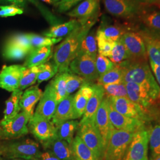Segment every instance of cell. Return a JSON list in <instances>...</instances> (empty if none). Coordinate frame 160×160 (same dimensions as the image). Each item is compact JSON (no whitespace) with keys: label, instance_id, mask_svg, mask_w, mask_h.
<instances>
[{"label":"cell","instance_id":"cell-1","mask_svg":"<svg viewBox=\"0 0 160 160\" xmlns=\"http://www.w3.org/2000/svg\"><path fill=\"white\" fill-rule=\"evenodd\" d=\"M97 19L98 18H93L86 23L79 22L72 32L56 47L53 54V60L57 66L58 73L71 72L69 68V65L77 57L82 40L96 23Z\"/></svg>","mask_w":160,"mask_h":160},{"label":"cell","instance_id":"cell-2","mask_svg":"<svg viewBox=\"0 0 160 160\" xmlns=\"http://www.w3.org/2000/svg\"><path fill=\"white\" fill-rule=\"evenodd\" d=\"M122 68V82H134L146 87L154 100L160 94V88L145 60H127L118 64Z\"/></svg>","mask_w":160,"mask_h":160},{"label":"cell","instance_id":"cell-3","mask_svg":"<svg viewBox=\"0 0 160 160\" xmlns=\"http://www.w3.org/2000/svg\"><path fill=\"white\" fill-rule=\"evenodd\" d=\"M40 152L39 144L30 139L2 141L0 142V155L7 160L21 158L33 160Z\"/></svg>","mask_w":160,"mask_h":160},{"label":"cell","instance_id":"cell-4","mask_svg":"<svg viewBox=\"0 0 160 160\" xmlns=\"http://www.w3.org/2000/svg\"><path fill=\"white\" fill-rule=\"evenodd\" d=\"M77 135L92 150L97 160H104L105 148L94 120H81L77 129Z\"/></svg>","mask_w":160,"mask_h":160},{"label":"cell","instance_id":"cell-5","mask_svg":"<svg viewBox=\"0 0 160 160\" xmlns=\"http://www.w3.org/2000/svg\"><path fill=\"white\" fill-rule=\"evenodd\" d=\"M31 117L22 112L10 120L0 121V140L9 141L23 137L29 133L28 123Z\"/></svg>","mask_w":160,"mask_h":160},{"label":"cell","instance_id":"cell-6","mask_svg":"<svg viewBox=\"0 0 160 160\" xmlns=\"http://www.w3.org/2000/svg\"><path fill=\"white\" fill-rule=\"evenodd\" d=\"M135 133L114 129L106 149L104 160H123Z\"/></svg>","mask_w":160,"mask_h":160},{"label":"cell","instance_id":"cell-7","mask_svg":"<svg viewBox=\"0 0 160 160\" xmlns=\"http://www.w3.org/2000/svg\"><path fill=\"white\" fill-rule=\"evenodd\" d=\"M149 132L145 129L136 132L122 160H149Z\"/></svg>","mask_w":160,"mask_h":160},{"label":"cell","instance_id":"cell-8","mask_svg":"<svg viewBox=\"0 0 160 160\" xmlns=\"http://www.w3.org/2000/svg\"><path fill=\"white\" fill-rule=\"evenodd\" d=\"M106 11L114 17L129 18L138 16L142 6L134 0H103Z\"/></svg>","mask_w":160,"mask_h":160},{"label":"cell","instance_id":"cell-9","mask_svg":"<svg viewBox=\"0 0 160 160\" xmlns=\"http://www.w3.org/2000/svg\"><path fill=\"white\" fill-rule=\"evenodd\" d=\"M107 97L110 104L120 114L144 122L148 120L143 108L132 102L128 97Z\"/></svg>","mask_w":160,"mask_h":160},{"label":"cell","instance_id":"cell-10","mask_svg":"<svg viewBox=\"0 0 160 160\" xmlns=\"http://www.w3.org/2000/svg\"><path fill=\"white\" fill-rule=\"evenodd\" d=\"M70 71L92 82L98 80L99 75L96 67V59L84 54L78 55L69 65Z\"/></svg>","mask_w":160,"mask_h":160},{"label":"cell","instance_id":"cell-11","mask_svg":"<svg viewBox=\"0 0 160 160\" xmlns=\"http://www.w3.org/2000/svg\"><path fill=\"white\" fill-rule=\"evenodd\" d=\"M108 104V99L106 96L103 98L94 118L95 125L102 138L105 151L114 129L109 119Z\"/></svg>","mask_w":160,"mask_h":160},{"label":"cell","instance_id":"cell-12","mask_svg":"<svg viewBox=\"0 0 160 160\" xmlns=\"http://www.w3.org/2000/svg\"><path fill=\"white\" fill-rule=\"evenodd\" d=\"M26 69L24 65H4L0 71V88L10 92L18 89L23 72Z\"/></svg>","mask_w":160,"mask_h":160},{"label":"cell","instance_id":"cell-13","mask_svg":"<svg viewBox=\"0 0 160 160\" xmlns=\"http://www.w3.org/2000/svg\"><path fill=\"white\" fill-rule=\"evenodd\" d=\"M33 117L51 120L56 111L57 101L54 92L49 83L40 98Z\"/></svg>","mask_w":160,"mask_h":160},{"label":"cell","instance_id":"cell-14","mask_svg":"<svg viewBox=\"0 0 160 160\" xmlns=\"http://www.w3.org/2000/svg\"><path fill=\"white\" fill-rule=\"evenodd\" d=\"M28 125L30 132L42 143L56 137V126L51 120L33 116Z\"/></svg>","mask_w":160,"mask_h":160},{"label":"cell","instance_id":"cell-15","mask_svg":"<svg viewBox=\"0 0 160 160\" xmlns=\"http://www.w3.org/2000/svg\"><path fill=\"white\" fill-rule=\"evenodd\" d=\"M108 103L109 119L114 129L135 133L145 128V122L137 119L128 118L120 114L113 108L109 103V101Z\"/></svg>","mask_w":160,"mask_h":160},{"label":"cell","instance_id":"cell-16","mask_svg":"<svg viewBox=\"0 0 160 160\" xmlns=\"http://www.w3.org/2000/svg\"><path fill=\"white\" fill-rule=\"evenodd\" d=\"M120 39L129 52L132 60H145L147 53L141 34L135 32H126Z\"/></svg>","mask_w":160,"mask_h":160},{"label":"cell","instance_id":"cell-17","mask_svg":"<svg viewBox=\"0 0 160 160\" xmlns=\"http://www.w3.org/2000/svg\"><path fill=\"white\" fill-rule=\"evenodd\" d=\"M99 14L100 0H84L67 15L77 18L81 23H86L90 19L98 18Z\"/></svg>","mask_w":160,"mask_h":160},{"label":"cell","instance_id":"cell-18","mask_svg":"<svg viewBox=\"0 0 160 160\" xmlns=\"http://www.w3.org/2000/svg\"><path fill=\"white\" fill-rule=\"evenodd\" d=\"M128 98L143 108L149 107L154 100L148 89L145 86L134 82H125Z\"/></svg>","mask_w":160,"mask_h":160},{"label":"cell","instance_id":"cell-19","mask_svg":"<svg viewBox=\"0 0 160 160\" xmlns=\"http://www.w3.org/2000/svg\"><path fill=\"white\" fill-rule=\"evenodd\" d=\"M42 145L60 160H75L71 145L63 140L55 137L42 143Z\"/></svg>","mask_w":160,"mask_h":160},{"label":"cell","instance_id":"cell-20","mask_svg":"<svg viewBox=\"0 0 160 160\" xmlns=\"http://www.w3.org/2000/svg\"><path fill=\"white\" fill-rule=\"evenodd\" d=\"M92 82H87L81 87L73 98V108L75 119H80L84 113L87 103L94 92Z\"/></svg>","mask_w":160,"mask_h":160},{"label":"cell","instance_id":"cell-21","mask_svg":"<svg viewBox=\"0 0 160 160\" xmlns=\"http://www.w3.org/2000/svg\"><path fill=\"white\" fill-rule=\"evenodd\" d=\"M73 98L74 95H69L58 104L56 111L52 119V122L55 126L68 120L75 119L73 108Z\"/></svg>","mask_w":160,"mask_h":160},{"label":"cell","instance_id":"cell-22","mask_svg":"<svg viewBox=\"0 0 160 160\" xmlns=\"http://www.w3.org/2000/svg\"><path fill=\"white\" fill-rule=\"evenodd\" d=\"M138 17L148 28L160 32V6L158 4L142 6Z\"/></svg>","mask_w":160,"mask_h":160},{"label":"cell","instance_id":"cell-23","mask_svg":"<svg viewBox=\"0 0 160 160\" xmlns=\"http://www.w3.org/2000/svg\"><path fill=\"white\" fill-rule=\"evenodd\" d=\"M43 92L38 86H32L24 92L20 101V106L23 112L32 118L36 104L40 100Z\"/></svg>","mask_w":160,"mask_h":160},{"label":"cell","instance_id":"cell-24","mask_svg":"<svg viewBox=\"0 0 160 160\" xmlns=\"http://www.w3.org/2000/svg\"><path fill=\"white\" fill-rule=\"evenodd\" d=\"M97 32L102 34L108 40L116 42L120 39L126 32L125 28L119 24L112 23L108 18L103 17Z\"/></svg>","mask_w":160,"mask_h":160},{"label":"cell","instance_id":"cell-25","mask_svg":"<svg viewBox=\"0 0 160 160\" xmlns=\"http://www.w3.org/2000/svg\"><path fill=\"white\" fill-rule=\"evenodd\" d=\"M94 92L89 99L83 117L81 120H94L96 113L105 95L103 87L98 84H94Z\"/></svg>","mask_w":160,"mask_h":160},{"label":"cell","instance_id":"cell-26","mask_svg":"<svg viewBox=\"0 0 160 160\" xmlns=\"http://www.w3.org/2000/svg\"><path fill=\"white\" fill-rule=\"evenodd\" d=\"M51 53V46L34 48L29 52L23 65L26 68L40 65L47 62Z\"/></svg>","mask_w":160,"mask_h":160},{"label":"cell","instance_id":"cell-27","mask_svg":"<svg viewBox=\"0 0 160 160\" xmlns=\"http://www.w3.org/2000/svg\"><path fill=\"white\" fill-rule=\"evenodd\" d=\"M78 23L79 21L76 18H74L68 22L52 26L50 29L45 31L43 35L51 38H63L71 33Z\"/></svg>","mask_w":160,"mask_h":160},{"label":"cell","instance_id":"cell-28","mask_svg":"<svg viewBox=\"0 0 160 160\" xmlns=\"http://www.w3.org/2000/svg\"><path fill=\"white\" fill-rule=\"evenodd\" d=\"M143 38L147 53L150 62L160 66V40L154 36L146 33H141Z\"/></svg>","mask_w":160,"mask_h":160},{"label":"cell","instance_id":"cell-29","mask_svg":"<svg viewBox=\"0 0 160 160\" xmlns=\"http://www.w3.org/2000/svg\"><path fill=\"white\" fill-rule=\"evenodd\" d=\"M22 94L23 92L20 89H17L12 92L11 96L6 100L3 120L12 119L19 113V112L21 110L20 101Z\"/></svg>","mask_w":160,"mask_h":160},{"label":"cell","instance_id":"cell-30","mask_svg":"<svg viewBox=\"0 0 160 160\" xmlns=\"http://www.w3.org/2000/svg\"><path fill=\"white\" fill-rule=\"evenodd\" d=\"M75 160H97L92 150L77 135L71 144Z\"/></svg>","mask_w":160,"mask_h":160},{"label":"cell","instance_id":"cell-31","mask_svg":"<svg viewBox=\"0 0 160 160\" xmlns=\"http://www.w3.org/2000/svg\"><path fill=\"white\" fill-rule=\"evenodd\" d=\"M97 44L96 40V31L94 29L90 30L82 40L78 55L86 54L91 57L96 59L97 56Z\"/></svg>","mask_w":160,"mask_h":160},{"label":"cell","instance_id":"cell-32","mask_svg":"<svg viewBox=\"0 0 160 160\" xmlns=\"http://www.w3.org/2000/svg\"><path fill=\"white\" fill-rule=\"evenodd\" d=\"M79 122L70 120L56 126V137L71 144L74 139L75 132L78 129Z\"/></svg>","mask_w":160,"mask_h":160},{"label":"cell","instance_id":"cell-33","mask_svg":"<svg viewBox=\"0 0 160 160\" xmlns=\"http://www.w3.org/2000/svg\"><path fill=\"white\" fill-rule=\"evenodd\" d=\"M69 72L58 73L57 76L50 82L56 96L58 103L67 97L66 87Z\"/></svg>","mask_w":160,"mask_h":160},{"label":"cell","instance_id":"cell-34","mask_svg":"<svg viewBox=\"0 0 160 160\" xmlns=\"http://www.w3.org/2000/svg\"><path fill=\"white\" fill-rule=\"evenodd\" d=\"M123 71L119 65H116L113 68L100 76L97 80L98 84L104 86L122 82Z\"/></svg>","mask_w":160,"mask_h":160},{"label":"cell","instance_id":"cell-35","mask_svg":"<svg viewBox=\"0 0 160 160\" xmlns=\"http://www.w3.org/2000/svg\"><path fill=\"white\" fill-rule=\"evenodd\" d=\"M109 58V59L116 65L131 59L129 52L120 39L115 42L114 47Z\"/></svg>","mask_w":160,"mask_h":160},{"label":"cell","instance_id":"cell-36","mask_svg":"<svg viewBox=\"0 0 160 160\" xmlns=\"http://www.w3.org/2000/svg\"><path fill=\"white\" fill-rule=\"evenodd\" d=\"M150 160H154L160 155V125L152 128L149 133Z\"/></svg>","mask_w":160,"mask_h":160},{"label":"cell","instance_id":"cell-37","mask_svg":"<svg viewBox=\"0 0 160 160\" xmlns=\"http://www.w3.org/2000/svg\"><path fill=\"white\" fill-rule=\"evenodd\" d=\"M29 52L19 46L6 43L2 51V56L8 60H21L29 54Z\"/></svg>","mask_w":160,"mask_h":160},{"label":"cell","instance_id":"cell-38","mask_svg":"<svg viewBox=\"0 0 160 160\" xmlns=\"http://www.w3.org/2000/svg\"><path fill=\"white\" fill-rule=\"evenodd\" d=\"M39 71V65L30 68H26L23 72V76L20 80L18 89L23 90L30 86L34 84L38 79Z\"/></svg>","mask_w":160,"mask_h":160},{"label":"cell","instance_id":"cell-39","mask_svg":"<svg viewBox=\"0 0 160 160\" xmlns=\"http://www.w3.org/2000/svg\"><path fill=\"white\" fill-rule=\"evenodd\" d=\"M29 40L33 48H38L45 46H51L57 44L62 40L63 38H51L46 36H42L34 33L28 34Z\"/></svg>","mask_w":160,"mask_h":160},{"label":"cell","instance_id":"cell-40","mask_svg":"<svg viewBox=\"0 0 160 160\" xmlns=\"http://www.w3.org/2000/svg\"><path fill=\"white\" fill-rule=\"evenodd\" d=\"M39 68L40 71L37 79V81L39 84L51 79L58 72L57 66L55 62H45L39 65Z\"/></svg>","mask_w":160,"mask_h":160},{"label":"cell","instance_id":"cell-41","mask_svg":"<svg viewBox=\"0 0 160 160\" xmlns=\"http://www.w3.org/2000/svg\"><path fill=\"white\" fill-rule=\"evenodd\" d=\"M97 51L98 54L105 57H109L115 44V42L105 39L96 31Z\"/></svg>","mask_w":160,"mask_h":160},{"label":"cell","instance_id":"cell-42","mask_svg":"<svg viewBox=\"0 0 160 160\" xmlns=\"http://www.w3.org/2000/svg\"><path fill=\"white\" fill-rule=\"evenodd\" d=\"M88 82L84 78L80 77L78 75L74 74L72 72H69L67 82L66 92L67 97L69 95H71L72 93L75 92L77 90L80 88L81 87L84 86Z\"/></svg>","mask_w":160,"mask_h":160},{"label":"cell","instance_id":"cell-43","mask_svg":"<svg viewBox=\"0 0 160 160\" xmlns=\"http://www.w3.org/2000/svg\"><path fill=\"white\" fill-rule=\"evenodd\" d=\"M104 93L109 97H128L126 87L124 82L103 86Z\"/></svg>","mask_w":160,"mask_h":160},{"label":"cell","instance_id":"cell-44","mask_svg":"<svg viewBox=\"0 0 160 160\" xmlns=\"http://www.w3.org/2000/svg\"><path fill=\"white\" fill-rule=\"evenodd\" d=\"M6 43L17 45L28 51L29 52L33 49L28 34L18 33L13 34L7 40Z\"/></svg>","mask_w":160,"mask_h":160},{"label":"cell","instance_id":"cell-45","mask_svg":"<svg viewBox=\"0 0 160 160\" xmlns=\"http://www.w3.org/2000/svg\"><path fill=\"white\" fill-rule=\"evenodd\" d=\"M116 64L112 62L109 58L100 55H97L96 59V67L99 77L106 73L114 68Z\"/></svg>","mask_w":160,"mask_h":160},{"label":"cell","instance_id":"cell-46","mask_svg":"<svg viewBox=\"0 0 160 160\" xmlns=\"http://www.w3.org/2000/svg\"><path fill=\"white\" fill-rule=\"evenodd\" d=\"M29 2H32L34 6H36L38 9L40 11L42 16L45 18L46 20L49 23H51L52 26L58 24L60 22L57 17H55L51 12L48 10L46 7H45L42 4L39 2L38 0H28Z\"/></svg>","mask_w":160,"mask_h":160},{"label":"cell","instance_id":"cell-47","mask_svg":"<svg viewBox=\"0 0 160 160\" xmlns=\"http://www.w3.org/2000/svg\"><path fill=\"white\" fill-rule=\"evenodd\" d=\"M23 10L20 7L16 5L0 6V17H7L22 14Z\"/></svg>","mask_w":160,"mask_h":160},{"label":"cell","instance_id":"cell-48","mask_svg":"<svg viewBox=\"0 0 160 160\" xmlns=\"http://www.w3.org/2000/svg\"><path fill=\"white\" fill-rule=\"evenodd\" d=\"M82 1L84 0H61L60 1L55 3L54 6L58 12L62 13L68 11L74 6H76Z\"/></svg>","mask_w":160,"mask_h":160},{"label":"cell","instance_id":"cell-49","mask_svg":"<svg viewBox=\"0 0 160 160\" xmlns=\"http://www.w3.org/2000/svg\"><path fill=\"white\" fill-rule=\"evenodd\" d=\"M33 160H60L53 154L51 152L46 151L43 152H40L38 156Z\"/></svg>","mask_w":160,"mask_h":160},{"label":"cell","instance_id":"cell-50","mask_svg":"<svg viewBox=\"0 0 160 160\" xmlns=\"http://www.w3.org/2000/svg\"><path fill=\"white\" fill-rule=\"evenodd\" d=\"M150 65L155 76V78L160 85V66L157 65L152 62H150Z\"/></svg>","mask_w":160,"mask_h":160},{"label":"cell","instance_id":"cell-51","mask_svg":"<svg viewBox=\"0 0 160 160\" xmlns=\"http://www.w3.org/2000/svg\"><path fill=\"white\" fill-rule=\"evenodd\" d=\"M0 2L11 3L12 5H16L18 7H23L25 5L24 0H0Z\"/></svg>","mask_w":160,"mask_h":160},{"label":"cell","instance_id":"cell-52","mask_svg":"<svg viewBox=\"0 0 160 160\" xmlns=\"http://www.w3.org/2000/svg\"><path fill=\"white\" fill-rule=\"evenodd\" d=\"M134 1L142 6H147V5L157 4L159 0H134Z\"/></svg>","mask_w":160,"mask_h":160},{"label":"cell","instance_id":"cell-53","mask_svg":"<svg viewBox=\"0 0 160 160\" xmlns=\"http://www.w3.org/2000/svg\"><path fill=\"white\" fill-rule=\"evenodd\" d=\"M42 1H43L45 3L48 4H52L53 3V2L52 0H42Z\"/></svg>","mask_w":160,"mask_h":160},{"label":"cell","instance_id":"cell-54","mask_svg":"<svg viewBox=\"0 0 160 160\" xmlns=\"http://www.w3.org/2000/svg\"><path fill=\"white\" fill-rule=\"evenodd\" d=\"M25 160V159H21V158H16V159H10V160Z\"/></svg>","mask_w":160,"mask_h":160},{"label":"cell","instance_id":"cell-55","mask_svg":"<svg viewBox=\"0 0 160 160\" xmlns=\"http://www.w3.org/2000/svg\"><path fill=\"white\" fill-rule=\"evenodd\" d=\"M52 1L53 2V3H56V2H58L60 1L61 0H52Z\"/></svg>","mask_w":160,"mask_h":160},{"label":"cell","instance_id":"cell-56","mask_svg":"<svg viewBox=\"0 0 160 160\" xmlns=\"http://www.w3.org/2000/svg\"><path fill=\"white\" fill-rule=\"evenodd\" d=\"M154 160H160V155H159L158 157H157Z\"/></svg>","mask_w":160,"mask_h":160},{"label":"cell","instance_id":"cell-57","mask_svg":"<svg viewBox=\"0 0 160 160\" xmlns=\"http://www.w3.org/2000/svg\"><path fill=\"white\" fill-rule=\"evenodd\" d=\"M157 4H160V0H159V1H158V2Z\"/></svg>","mask_w":160,"mask_h":160},{"label":"cell","instance_id":"cell-58","mask_svg":"<svg viewBox=\"0 0 160 160\" xmlns=\"http://www.w3.org/2000/svg\"><path fill=\"white\" fill-rule=\"evenodd\" d=\"M0 160H2V158H1V156L0 155Z\"/></svg>","mask_w":160,"mask_h":160},{"label":"cell","instance_id":"cell-59","mask_svg":"<svg viewBox=\"0 0 160 160\" xmlns=\"http://www.w3.org/2000/svg\"><path fill=\"white\" fill-rule=\"evenodd\" d=\"M158 5H159V6H160V4H158Z\"/></svg>","mask_w":160,"mask_h":160}]
</instances>
